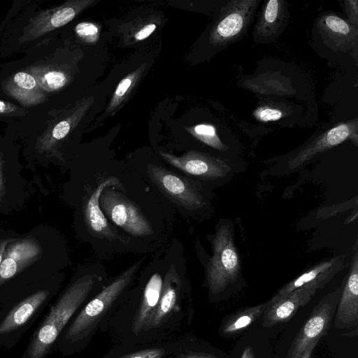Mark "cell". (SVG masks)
I'll use <instances>...</instances> for the list:
<instances>
[{
    "label": "cell",
    "mask_w": 358,
    "mask_h": 358,
    "mask_svg": "<svg viewBox=\"0 0 358 358\" xmlns=\"http://www.w3.org/2000/svg\"><path fill=\"white\" fill-rule=\"evenodd\" d=\"M144 258L115 277L88 301L69 322L61 347L69 354L85 349L95 335L103 332L129 289L133 285Z\"/></svg>",
    "instance_id": "6da1fadb"
},
{
    "label": "cell",
    "mask_w": 358,
    "mask_h": 358,
    "mask_svg": "<svg viewBox=\"0 0 358 358\" xmlns=\"http://www.w3.org/2000/svg\"><path fill=\"white\" fill-rule=\"evenodd\" d=\"M55 234L48 226H38L11 242L0 264V287L32 278L42 281L55 277Z\"/></svg>",
    "instance_id": "7a4b0ae2"
},
{
    "label": "cell",
    "mask_w": 358,
    "mask_h": 358,
    "mask_svg": "<svg viewBox=\"0 0 358 358\" xmlns=\"http://www.w3.org/2000/svg\"><path fill=\"white\" fill-rule=\"evenodd\" d=\"M194 310L190 287L173 265L164 275L158 305L143 334L141 344L163 342L185 334Z\"/></svg>",
    "instance_id": "3957f363"
},
{
    "label": "cell",
    "mask_w": 358,
    "mask_h": 358,
    "mask_svg": "<svg viewBox=\"0 0 358 358\" xmlns=\"http://www.w3.org/2000/svg\"><path fill=\"white\" fill-rule=\"evenodd\" d=\"M105 284L102 276L96 273H86L73 278L34 336L29 348V357L42 358L78 310Z\"/></svg>",
    "instance_id": "277c9868"
},
{
    "label": "cell",
    "mask_w": 358,
    "mask_h": 358,
    "mask_svg": "<svg viewBox=\"0 0 358 358\" xmlns=\"http://www.w3.org/2000/svg\"><path fill=\"white\" fill-rule=\"evenodd\" d=\"M213 255L206 272V286L210 301L224 296L241 275V259L234 244L232 230L222 224L216 229L212 239Z\"/></svg>",
    "instance_id": "5b68a950"
},
{
    "label": "cell",
    "mask_w": 358,
    "mask_h": 358,
    "mask_svg": "<svg viewBox=\"0 0 358 358\" xmlns=\"http://www.w3.org/2000/svg\"><path fill=\"white\" fill-rule=\"evenodd\" d=\"M259 3V0L227 2L210 31V44L224 48L240 38L248 29Z\"/></svg>",
    "instance_id": "8992f818"
},
{
    "label": "cell",
    "mask_w": 358,
    "mask_h": 358,
    "mask_svg": "<svg viewBox=\"0 0 358 358\" xmlns=\"http://www.w3.org/2000/svg\"><path fill=\"white\" fill-rule=\"evenodd\" d=\"M100 208L107 219L136 237H145L153 233L150 222L129 199L106 187L99 199Z\"/></svg>",
    "instance_id": "52a82bcc"
},
{
    "label": "cell",
    "mask_w": 358,
    "mask_h": 358,
    "mask_svg": "<svg viewBox=\"0 0 358 358\" xmlns=\"http://www.w3.org/2000/svg\"><path fill=\"white\" fill-rule=\"evenodd\" d=\"M96 3L97 1L94 0H71L57 7L41 11L30 19L20 39L22 42L36 39L68 24Z\"/></svg>",
    "instance_id": "ba28073f"
},
{
    "label": "cell",
    "mask_w": 358,
    "mask_h": 358,
    "mask_svg": "<svg viewBox=\"0 0 358 358\" xmlns=\"http://www.w3.org/2000/svg\"><path fill=\"white\" fill-rule=\"evenodd\" d=\"M341 288L328 294L318 304L294 339L285 358H300L324 334L338 303Z\"/></svg>",
    "instance_id": "9c48e42d"
},
{
    "label": "cell",
    "mask_w": 358,
    "mask_h": 358,
    "mask_svg": "<svg viewBox=\"0 0 358 358\" xmlns=\"http://www.w3.org/2000/svg\"><path fill=\"white\" fill-rule=\"evenodd\" d=\"M149 173L161 192L185 208L199 209L204 204L199 189L187 178L156 165L149 166Z\"/></svg>",
    "instance_id": "30bf717a"
},
{
    "label": "cell",
    "mask_w": 358,
    "mask_h": 358,
    "mask_svg": "<svg viewBox=\"0 0 358 358\" xmlns=\"http://www.w3.org/2000/svg\"><path fill=\"white\" fill-rule=\"evenodd\" d=\"M162 158L177 169L192 176L215 180L226 176L230 166L223 160L210 155L189 150L181 156L160 152Z\"/></svg>",
    "instance_id": "8fae6325"
},
{
    "label": "cell",
    "mask_w": 358,
    "mask_h": 358,
    "mask_svg": "<svg viewBox=\"0 0 358 358\" xmlns=\"http://www.w3.org/2000/svg\"><path fill=\"white\" fill-rule=\"evenodd\" d=\"M108 187H117L124 192V189L117 178L110 177L104 180L91 192L84 202L83 214L85 222L88 230L94 236L110 241H119L127 243V240L124 239L113 227L100 208V196L103 189Z\"/></svg>",
    "instance_id": "7c38bea8"
},
{
    "label": "cell",
    "mask_w": 358,
    "mask_h": 358,
    "mask_svg": "<svg viewBox=\"0 0 358 358\" xmlns=\"http://www.w3.org/2000/svg\"><path fill=\"white\" fill-rule=\"evenodd\" d=\"M357 120L342 122L320 135L289 160L290 170L296 169L313 157L350 139L357 145Z\"/></svg>",
    "instance_id": "4fadbf2b"
},
{
    "label": "cell",
    "mask_w": 358,
    "mask_h": 358,
    "mask_svg": "<svg viewBox=\"0 0 358 358\" xmlns=\"http://www.w3.org/2000/svg\"><path fill=\"white\" fill-rule=\"evenodd\" d=\"M320 287L306 284L273 301H266L263 313L262 326L269 327L290 319L299 308L307 304Z\"/></svg>",
    "instance_id": "5bb4252c"
},
{
    "label": "cell",
    "mask_w": 358,
    "mask_h": 358,
    "mask_svg": "<svg viewBox=\"0 0 358 358\" xmlns=\"http://www.w3.org/2000/svg\"><path fill=\"white\" fill-rule=\"evenodd\" d=\"M317 27L324 43L334 51L347 52L357 45V27L334 13L321 15Z\"/></svg>",
    "instance_id": "9a60e30c"
},
{
    "label": "cell",
    "mask_w": 358,
    "mask_h": 358,
    "mask_svg": "<svg viewBox=\"0 0 358 358\" xmlns=\"http://www.w3.org/2000/svg\"><path fill=\"white\" fill-rule=\"evenodd\" d=\"M288 22V10L284 0L267 1L259 15L253 32L257 43L274 41L285 29Z\"/></svg>",
    "instance_id": "2e32d148"
},
{
    "label": "cell",
    "mask_w": 358,
    "mask_h": 358,
    "mask_svg": "<svg viewBox=\"0 0 358 358\" xmlns=\"http://www.w3.org/2000/svg\"><path fill=\"white\" fill-rule=\"evenodd\" d=\"M358 320V252L355 250L345 285L337 304L335 325L338 329L350 328Z\"/></svg>",
    "instance_id": "e0dca14e"
},
{
    "label": "cell",
    "mask_w": 358,
    "mask_h": 358,
    "mask_svg": "<svg viewBox=\"0 0 358 358\" xmlns=\"http://www.w3.org/2000/svg\"><path fill=\"white\" fill-rule=\"evenodd\" d=\"M343 266V256L321 262L284 285L268 301H273L306 284H316L322 288Z\"/></svg>",
    "instance_id": "ac0fdd59"
},
{
    "label": "cell",
    "mask_w": 358,
    "mask_h": 358,
    "mask_svg": "<svg viewBox=\"0 0 358 358\" xmlns=\"http://www.w3.org/2000/svg\"><path fill=\"white\" fill-rule=\"evenodd\" d=\"M93 102L92 96L83 100L66 117L44 131L37 141L36 148L38 152L55 151L62 140L80 122Z\"/></svg>",
    "instance_id": "d6986e66"
},
{
    "label": "cell",
    "mask_w": 358,
    "mask_h": 358,
    "mask_svg": "<svg viewBox=\"0 0 358 358\" xmlns=\"http://www.w3.org/2000/svg\"><path fill=\"white\" fill-rule=\"evenodd\" d=\"M185 334L163 342L130 346L115 345L101 358H168L180 347Z\"/></svg>",
    "instance_id": "ffe728a7"
},
{
    "label": "cell",
    "mask_w": 358,
    "mask_h": 358,
    "mask_svg": "<svg viewBox=\"0 0 358 358\" xmlns=\"http://www.w3.org/2000/svg\"><path fill=\"white\" fill-rule=\"evenodd\" d=\"M4 92L22 106L31 107L47 99L44 92L29 73L19 71L6 79L2 85Z\"/></svg>",
    "instance_id": "44dd1931"
},
{
    "label": "cell",
    "mask_w": 358,
    "mask_h": 358,
    "mask_svg": "<svg viewBox=\"0 0 358 358\" xmlns=\"http://www.w3.org/2000/svg\"><path fill=\"white\" fill-rule=\"evenodd\" d=\"M50 295V291L43 289L24 299L0 323V334L10 332L24 324Z\"/></svg>",
    "instance_id": "7402d4cb"
},
{
    "label": "cell",
    "mask_w": 358,
    "mask_h": 358,
    "mask_svg": "<svg viewBox=\"0 0 358 358\" xmlns=\"http://www.w3.org/2000/svg\"><path fill=\"white\" fill-rule=\"evenodd\" d=\"M266 308V302L233 313L223 320L219 328L220 334L225 337L240 334L262 317Z\"/></svg>",
    "instance_id": "603a6c76"
},
{
    "label": "cell",
    "mask_w": 358,
    "mask_h": 358,
    "mask_svg": "<svg viewBox=\"0 0 358 358\" xmlns=\"http://www.w3.org/2000/svg\"><path fill=\"white\" fill-rule=\"evenodd\" d=\"M227 358H271V346L260 333L250 331L237 341Z\"/></svg>",
    "instance_id": "cb8c5ba5"
},
{
    "label": "cell",
    "mask_w": 358,
    "mask_h": 358,
    "mask_svg": "<svg viewBox=\"0 0 358 358\" xmlns=\"http://www.w3.org/2000/svg\"><path fill=\"white\" fill-rule=\"evenodd\" d=\"M168 358H227L208 342L186 334L180 347Z\"/></svg>",
    "instance_id": "d4e9b609"
},
{
    "label": "cell",
    "mask_w": 358,
    "mask_h": 358,
    "mask_svg": "<svg viewBox=\"0 0 358 358\" xmlns=\"http://www.w3.org/2000/svg\"><path fill=\"white\" fill-rule=\"evenodd\" d=\"M145 69L146 64H143L119 83L105 110L104 117L113 115L124 105L135 90Z\"/></svg>",
    "instance_id": "484cf974"
},
{
    "label": "cell",
    "mask_w": 358,
    "mask_h": 358,
    "mask_svg": "<svg viewBox=\"0 0 358 358\" xmlns=\"http://www.w3.org/2000/svg\"><path fill=\"white\" fill-rule=\"evenodd\" d=\"M31 74L43 91L55 92L62 89L68 83L65 72L47 66H38L29 69Z\"/></svg>",
    "instance_id": "4316f807"
},
{
    "label": "cell",
    "mask_w": 358,
    "mask_h": 358,
    "mask_svg": "<svg viewBox=\"0 0 358 358\" xmlns=\"http://www.w3.org/2000/svg\"><path fill=\"white\" fill-rule=\"evenodd\" d=\"M191 135L206 145L219 151L227 150V147L220 138L216 128L210 124H199L185 127Z\"/></svg>",
    "instance_id": "83f0119b"
},
{
    "label": "cell",
    "mask_w": 358,
    "mask_h": 358,
    "mask_svg": "<svg viewBox=\"0 0 358 358\" xmlns=\"http://www.w3.org/2000/svg\"><path fill=\"white\" fill-rule=\"evenodd\" d=\"M19 179L22 180L19 173H11L6 166L4 156L0 151V204H6V199H10L13 189L12 186L17 183L22 185L23 181H19Z\"/></svg>",
    "instance_id": "f1b7e54d"
},
{
    "label": "cell",
    "mask_w": 358,
    "mask_h": 358,
    "mask_svg": "<svg viewBox=\"0 0 358 358\" xmlns=\"http://www.w3.org/2000/svg\"><path fill=\"white\" fill-rule=\"evenodd\" d=\"M75 31L80 39L87 43H94L99 36V27L92 22H83L78 24Z\"/></svg>",
    "instance_id": "f546056e"
},
{
    "label": "cell",
    "mask_w": 358,
    "mask_h": 358,
    "mask_svg": "<svg viewBox=\"0 0 358 358\" xmlns=\"http://www.w3.org/2000/svg\"><path fill=\"white\" fill-rule=\"evenodd\" d=\"M253 114L258 120L264 122L278 120L285 115L283 110L279 108L266 106L257 108Z\"/></svg>",
    "instance_id": "4dcf8cb0"
},
{
    "label": "cell",
    "mask_w": 358,
    "mask_h": 358,
    "mask_svg": "<svg viewBox=\"0 0 358 358\" xmlns=\"http://www.w3.org/2000/svg\"><path fill=\"white\" fill-rule=\"evenodd\" d=\"M157 29L154 22H146L134 29L132 36L135 41H140L150 36Z\"/></svg>",
    "instance_id": "1f68e13d"
},
{
    "label": "cell",
    "mask_w": 358,
    "mask_h": 358,
    "mask_svg": "<svg viewBox=\"0 0 358 358\" xmlns=\"http://www.w3.org/2000/svg\"><path fill=\"white\" fill-rule=\"evenodd\" d=\"M19 236L15 232L0 229V264L4 257L7 246Z\"/></svg>",
    "instance_id": "d6a6232c"
},
{
    "label": "cell",
    "mask_w": 358,
    "mask_h": 358,
    "mask_svg": "<svg viewBox=\"0 0 358 358\" xmlns=\"http://www.w3.org/2000/svg\"><path fill=\"white\" fill-rule=\"evenodd\" d=\"M345 13L349 22L355 27L358 26V6L357 0H345L343 1Z\"/></svg>",
    "instance_id": "836d02e7"
},
{
    "label": "cell",
    "mask_w": 358,
    "mask_h": 358,
    "mask_svg": "<svg viewBox=\"0 0 358 358\" xmlns=\"http://www.w3.org/2000/svg\"><path fill=\"white\" fill-rule=\"evenodd\" d=\"M17 110L15 105L0 100V114L11 113Z\"/></svg>",
    "instance_id": "e575fe53"
},
{
    "label": "cell",
    "mask_w": 358,
    "mask_h": 358,
    "mask_svg": "<svg viewBox=\"0 0 358 358\" xmlns=\"http://www.w3.org/2000/svg\"><path fill=\"white\" fill-rule=\"evenodd\" d=\"M317 342L312 343L303 352L300 358H311L313 350L316 346Z\"/></svg>",
    "instance_id": "d590c367"
}]
</instances>
